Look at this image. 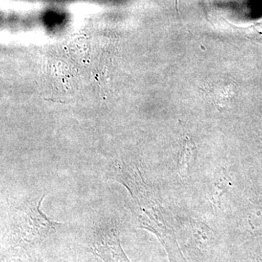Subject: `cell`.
<instances>
[{"label": "cell", "instance_id": "obj_1", "mask_svg": "<svg viewBox=\"0 0 262 262\" xmlns=\"http://www.w3.org/2000/svg\"><path fill=\"white\" fill-rule=\"evenodd\" d=\"M45 195L23 202L12 213V233L20 246L39 244L62 227L61 223L48 218L40 209Z\"/></svg>", "mask_w": 262, "mask_h": 262}, {"label": "cell", "instance_id": "obj_2", "mask_svg": "<svg viewBox=\"0 0 262 262\" xmlns=\"http://www.w3.org/2000/svg\"><path fill=\"white\" fill-rule=\"evenodd\" d=\"M90 249L104 262H130L122 249L120 233L112 221L95 224L88 232Z\"/></svg>", "mask_w": 262, "mask_h": 262}, {"label": "cell", "instance_id": "obj_3", "mask_svg": "<svg viewBox=\"0 0 262 262\" xmlns=\"http://www.w3.org/2000/svg\"><path fill=\"white\" fill-rule=\"evenodd\" d=\"M232 178L227 170L224 168L221 169L210 188V200L215 208H221L222 198L232 186Z\"/></svg>", "mask_w": 262, "mask_h": 262}, {"label": "cell", "instance_id": "obj_4", "mask_svg": "<svg viewBox=\"0 0 262 262\" xmlns=\"http://www.w3.org/2000/svg\"><path fill=\"white\" fill-rule=\"evenodd\" d=\"M193 242L200 249H208L214 244L215 238L212 229L203 222L191 221Z\"/></svg>", "mask_w": 262, "mask_h": 262}, {"label": "cell", "instance_id": "obj_5", "mask_svg": "<svg viewBox=\"0 0 262 262\" xmlns=\"http://www.w3.org/2000/svg\"><path fill=\"white\" fill-rule=\"evenodd\" d=\"M196 156L195 144L191 139H186L181 150L178 161L179 173L182 177L189 175L191 168L195 162Z\"/></svg>", "mask_w": 262, "mask_h": 262}, {"label": "cell", "instance_id": "obj_6", "mask_svg": "<svg viewBox=\"0 0 262 262\" xmlns=\"http://www.w3.org/2000/svg\"><path fill=\"white\" fill-rule=\"evenodd\" d=\"M256 262H262V259H261V258H257Z\"/></svg>", "mask_w": 262, "mask_h": 262}]
</instances>
